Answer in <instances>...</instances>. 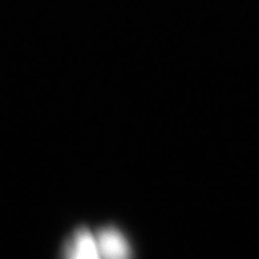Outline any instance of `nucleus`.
Masks as SVG:
<instances>
[{
    "label": "nucleus",
    "instance_id": "obj_2",
    "mask_svg": "<svg viewBox=\"0 0 259 259\" xmlns=\"http://www.w3.org/2000/svg\"><path fill=\"white\" fill-rule=\"evenodd\" d=\"M100 257L125 258L131 256V248L120 232L113 228L102 229L96 234Z\"/></svg>",
    "mask_w": 259,
    "mask_h": 259
},
{
    "label": "nucleus",
    "instance_id": "obj_1",
    "mask_svg": "<svg viewBox=\"0 0 259 259\" xmlns=\"http://www.w3.org/2000/svg\"><path fill=\"white\" fill-rule=\"evenodd\" d=\"M64 255L68 258H98L100 252L96 235L85 228L78 229L66 242Z\"/></svg>",
    "mask_w": 259,
    "mask_h": 259
}]
</instances>
